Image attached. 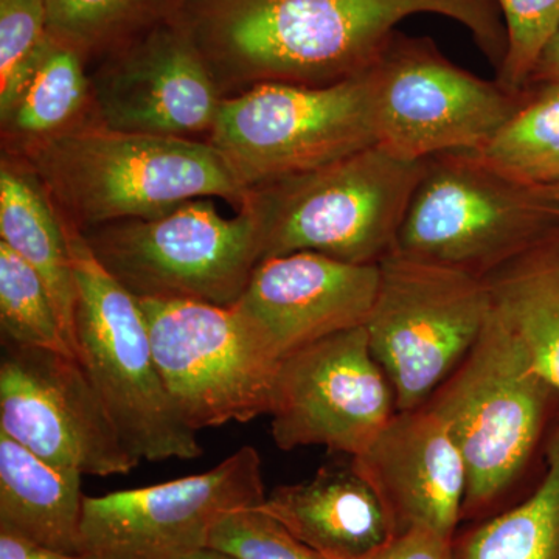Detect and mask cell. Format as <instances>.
<instances>
[{"label":"cell","instance_id":"cb8c5ba5","mask_svg":"<svg viewBox=\"0 0 559 559\" xmlns=\"http://www.w3.org/2000/svg\"><path fill=\"white\" fill-rule=\"evenodd\" d=\"M454 549L457 559H559V423L539 487L498 516L460 527Z\"/></svg>","mask_w":559,"mask_h":559},{"label":"cell","instance_id":"603a6c76","mask_svg":"<svg viewBox=\"0 0 559 559\" xmlns=\"http://www.w3.org/2000/svg\"><path fill=\"white\" fill-rule=\"evenodd\" d=\"M469 153L511 182L535 190L557 186L559 83L530 86L509 120Z\"/></svg>","mask_w":559,"mask_h":559},{"label":"cell","instance_id":"d4e9b609","mask_svg":"<svg viewBox=\"0 0 559 559\" xmlns=\"http://www.w3.org/2000/svg\"><path fill=\"white\" fill-rule=\"evenodd\" d=\"M187 0H47L49 35L92 62L178 20Z\"/></svg>","mask_w":559,"mask_h":559},{"label":"cell","instance_id":"484cf974","mask_svg":"<svg viewBox=\"0 0 559 559\" xmlns=\"http://www.w3.org/2000/svg\"><path fill=\"white\" fill-rule=\"evenodd\" d=\"M0 330L2 344L51 349L76 358L46 282L3 242H0Z\"/></svg>","mask_w":559,"mask_h":559},{"label":"cell","instance_id":"4316f807","mask_svg":"<svg viewBox=\"0 0 559 559\" xmlns=\"http://www.w3.org/2000/svg\"><path fill=\"white\" fill-rule=\"evenodd\" d=\"M507 31L500 86L514 95L528 90L533 70L559 28V0H496Z\"/></svg>","mask_w":559,"mask_h":559},{"label":"cell","instance_id":"ffe728a7","mask_svg":"<svg viewBox=\"0 0 559 559\" xmlns=\"http://www.w3.org/2000/svg\"><path fill=\"white\" fill-rule=\"evenodd\" d=\"M0 242L46 282L76 355V282L68 226L31 162L7 151L0 157Z\"/></svg>","mask_w":559,"mask_h":559},{"label":"cell","instance_id":"e0dca14e","mask_svg":"<svg viewBox=\"0 0 559 559\" xmlns=\"http://www.w3.org/2000/svg\"><path fill=\"white\" fill-rule=\"evenodd\" d=\"M352 460L381 499L393 536L425 527L455 539L462 524L465 465L436 411L423 404L396 412L370 447Z\"/></svg>","mask_w":559,"mask_h":559},{"label":"cell","instance_id":"ac0fdd59","mask_svg":"<svg viewBox=\"0 0 559 559\" xmlns=\"http://www.w3.org/2000/svg\"><path fill=\"white\" fill-rule=\"evenodd\" d=\"M260 509L325 559L369 557L393 536L381 499L352 457L275 488Z\"/></svg>","mask_w":559,"mask_h":559},{"label":"cell","instance_id":"d6986e66","mask_svg":"<svg viewBox=\"0 0 559 559\" xmlns=\"http://www.w3.org/2000/svg\"><path fill=\"white\" fill-rule=\"evenodd\" d=\"M91 121L98 120L90 62L50 35L32 64L0 90V134L7 153L27 156Z\"/></svg>","mask_w":559,"mask_h":559},{"label":"cell","instance_id":"4dcf8cb0","mask_svg":"<svg viewBox=\"0 0 559 559\" xmlns=\"http://www.w3.org/2000/svg\"><path fill=\"white\" fill-rule=\"evenodd\" d=\"M0 559H98L87 554H66L47 549L13 535L9 532H0Z\"/></svg>","mask_w":559,"mask_h":559},{"label":"cell","instance_id":"5bb4252c","mask_svg":"<svg viewBox=\"0 0 559 559\" xmlns=\"http://www.w3.org/2000/svg\"><path fill=\"white\" fill-rule=\"evenodd\" d=\"M0 432L81 476H124L140 463L80 360L51 349L2 344Z\"/></svg>","mask_w":559,"mask_h":559},{"label":"cell","instance_id":"52a82bcc","mask_svg":"<svg viewBox=\"0 0 559 559\" xmlns=\"http://www.w3.org/2000/svg\"><path fill=\"white\" fill-rule=\"evenodd\" d=\"M559 224L546 190L511 182L469 151L425 162L396 252L485 278Z\"/></svg>","mask_w":559,"mask_h":559},{"label":"cell","instance_id":"7402d4cb","mask_svg":"<svg viewBox=\"0 0 559 559\" xmlns=\"http://www.w3.org/2000/svg\"><path fill=\"white\" fill-rule=\"evenodd\" d=\"M484 282L491 311L559 389V224Z\"/></svg>","mask_w":559,"mask_h":559},{"label":"cell","instance_id":"2e32d148","mask_svg":"<svg viewBox=\"0 0 559 559\" xmlns=\"http://www.w3.org/2000/svg\"><path fill=\"white\" fill-rule=\"evenodd\" d=\"M378 288L380 264L293 252L261 260L234 310L282 360L333 334L366 326Z\"/></svg>","mask_w":559,"mask_h":559},{"label":"cell","instance_id":"8fae6325","mask_svg":"<svg viewBox=\"0 0 559 559\" xmlns=\"http://www.w3.org/2000/svg\"><path fill=\"white\" fill-rule=\"evenodd\" d=\"M165 385L200 432L270 415L280 360L234 307L139 300Z\"/></svg>","mask_w":559,"mask_h":559},{"label":"cell","instance_id":"7c38bea8","mask_svg":"<svg viewBox=\"0 0 559 559\" xmlns=\"http://www.w3.org/2000/svg\"><path fill=\"white\" fill-rule=\"evenodd\" d=\"M266 496L259 451L242 447L194 476L86 496L81 550L98 559H186L207 549L224 518Z\"/></svg>","mask_w":559,"mask_h":559},{"label":"cell","instance_id":"8992f818","mask_svg":"<svg viewBox=\"0 0 559 559\" xmlns=\"http://www.w3.org/2000/svg\"><path fill=\"white\" fill-rule=\"evenodd\" d=\"M209 142L246 191L374 145L370 69L325 86L260 84L224 98Z\"/></svg>","mask_w":559,"mask_h":559},{"label":"cell","instance_id":"44dd1931","mask_svg":"<svg viewBox=\"0 0 559 559\" xmlns=\"http://www.w3.org/2000/svg\"><path fill=\"white\" fill-rule=\"evenodd\" d=\"M83 476L0 432V532L47 549L83 554Z\"/></svg>","mask_w":559,"mask_h":559},{"label":"cell","instance_id":"3957f363","mask_svg":"<svg viewBox=\"0 0 559 559\" xmlns=\"http://www.w3.org/2000/svg\"><path fill=\"white\" fill-rule=\"evenodd\" d=\"M25 157L69 229L154 218L213 198L240 207L246 190L209 140L112 130L91 121Z\"/></svg>","mask_w":559,"mask_h":559},{"label":"cell","instance_id":"e575fe53","mask_svg":"<svg viewBox=\"0 0 559 559\" xmlns=\"http://www.w3.org/2000/svg\"><path fill=\"white\" fill-rule=\"evenodd\" d=\"M551 200H554V198H551ZM555 201H557V200H555ZM557 202H558V204H559V201H557Z\"/></svg>","mask_w":559,"mask_h":559},{"label":"cell","instance_id":"ba28073f","mask_svg":"<svg viewBox=\"0 0 559 559\" xmlns=\"http://www.w3.org/2000/svg\"><path fill=\"white\" fill-rule=\"evenodd\" d=\"M81 235L98 263L139 300L234 307L260 263L255 226L248 213L238 209L227 218L213 198Z\"/></svg>","mask_w":559,"mask_h":559},{"label":"cell","instance_id":"6da1fadb","mask_svg":"<svg viewBox=\"0 0 559 559\" xmlns=\"http://www.w3.org/2000/svg\"><path fill=\"white\" fill-rule=\"evenodd\" d=\"M450 17L479 46L498 39L496 0H187L178 21L223 98L260 84L325 86L377 62L412 14Z\"/></svg>","mask_w":559,"mask_h":559},{"label":"cell","instance_id":"d6a6232c","mask_svg":"<svg viewBox=\"0 0 559 559\" xmlns=\"http://www.w3.org/2000/svg\"><path fill=\"white\" fill-rule=\"evenodd\" d=\"M186 559H237L234 557H230V555L223 554V551L215 550V549H202L200 551H197V554L190 555L189 558Z\"/></svg>","mask_w":559,"mask_h":559},{"label":"cell","instance_id":"5b68a950","mask_svg":"<svg viewBox=\"0 0 559 559\" xmlns=\"http://www.w3.org/2000/svg\"><path fill=\"white\" fill-rule=\"evenodd\" d=\"M68 230L76 282V358L121 441L139 462L200 457L198 430L165 385L138 297L98 263L80 231Z\"/></svg>","mask_w":559,"mask_h":559},{"label":"cell","instance_id":"f546056e","mask_svg":"<svg viewBox=\"0 0 559 559\" xmlns=\"http://www.w3.org/2000/svg\"><path fill=\"white\" fill-rule=\"evenodd\" d=\"M362 559H457L454 540L425 527L404 530Z\"/></svg>","mask_w":559,"mask_h":559},{"label":"cell","instance_id":"30bf717a","mask_svg":"<svg viewBox=\"0 0 559 559\" xmlns=\"http://www.w3.org/2000/svg\"><path fill=\"white\" fill-rule=\"evenodd\" d=\"M370 73L377 143L406 160L479 150L524 97L459 68L432 39L400 32Z\"/></svg>","mask_w":559,"mask_h":559},{"label":"cell","instance_id":"836d02e7","mask_svg":"<svg viewBox=\"0 0 559 559\" xmlns=\"http://www.w3.org/2000/svg\"><path fill=\"white\" fill-rule=\"evenodd\" d=\"M546 191H547V193L550 194L551 198H554V200L559 201V182L557 183V186H554V187H551V189L546 190Z\"/></svg>","mask_w":559,"mask_h":559},{"label":"cell","instance_id":"7a4b0ae2","mask_svg":"<svg viewBox=\"0 0 559 559\" xmlns=\"http://www.w3.org/2000/svg\"><path fill=\"white\" fill-rule=\"evenodd\" d=\"M450 428L466 473L462 524H479L527 499L549 469L559 389L491 311L457 369L426 401Z\"/></svg>","mask_w":559,"mask_h":559},{"label":"cell","instance_id":"f1b7e54d","mask_svg":"<svg viewBox=\"0 0 559 559\" xmlns=\"http://www.w3.org/2000/svg\"><path fill=\"white\" fill-rule=\"evenodd\" d=\"M47 38V0H0V90L32 64Z\"/></svg>","mask_w":559,"mask_h":559},{"label":"cell","instance_id":"277c9868","mask_svg":"<svg viewBox=\"0 0 559 559\" xmlns=\"http://www.w3.org/2000/svg\"><path fill=\"white\" fill-rule=\"evenodd\" d=\"M426 160L367 146L314 170L246 191L260 261L316 252L352 264H380L396 249L401 224Z\"/></svg>","mask_w":559,"mask_h":559},{"label":"cell","instance_id":"4fadbf2b","mask_svg":"<svg viewBox=\"0 0 559 559\" xmlns=\"http://www.w3.org/2000/svg\"><path fill=\"white\" fill-rule=\"evenodd\" d=\"M396 412L395 392L371 353L366 326L278 362L270 415L272 439L282 451L323 447L356 457Z\"/></svg>","mask_w":559,"mask_h":559},{"label":"cell","instance_id":"9a60e30c","mask_svg":"<svg viewBox=\"0 0 559 559\" xmlns=\"http://www.w3.org/2000/svg\"><path fill=\"white\" fill-rule=\"evenodd\" d=\"M90 73L95 117L112 130L209 140L224 100L178 21L92 62Z\"/></svg>","mask_w":559,"mask_h":559},{"label":"cell","instance_id":"83f0119b","mask_svg":"<svg viewBox=\"0 0 559 559\" xmlns=\"http://www.w3.org/2000/svg\"><path fill=\"white\" fill-rule=\"evenodd\" d=\"M209 549L237 559H325L260 506L224 518L210 536Z\"/></svg>","mask_w":559,"mask_h":559},{"label":"cell","instance_id":"1f68e13d","mask_svg":"<svg viewBox=\"0 0 559 559\" xmlns=\"http://www.w3.org/2000/svg\"><path fill=\"white\" fill-rule=\"evenodd\" d=\"M559 83V28L551 38L549 46L540 55L538 64L533 70L530 86L536 84Z\"/></svg>","mask_w":559,"mask_h":559},{"label":"cell","instance_id":"9c48e42d","mask_svg":"<svg viewBox=\"0 0 559 559\" xmlns=\"http://www.w3.org/2000/svg\"><path fill=\"white\" fill-rule=\"evenodd\" d=\"M491 316L484 278L393 250L366 323L399 411L423 406L479 341Z\"/></svg>","mask_w":559,"mask_h":559}]
</instances>
